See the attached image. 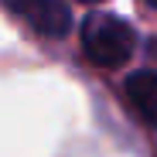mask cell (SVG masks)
I'll return each mask as SVG.
<instances>
[{
  "label": "cell",
  "instance_id": "cell-5",
  "mask_svg": "<svg viewBox=\"0 0 157 157\" xmlns=\"http://www.w3.org/2000/svg\"><path fill=\"white\" fill-rule=\"evenodd\" d=\"M150 55H154V58H157V38H154V41H150Z\"/></svg>",
  "mask_w": 157,
  "mask_h": 157
},
{
  "label": "cell",
  "instance_id": "cell-3",
  "mask_svg": "<svg viewBox=\"0 0 157 157\" xmlns=\"http://www.w3.org/2000/svg\"><path fill=\"white\" fill-rule=\"evenodd\" d=\"M123 96L147 126H157V72L150 68H140L133 75H126L123 82Z\"/></svg>",
  "mask_w": 157,
  "mask_h": 157
},
{
  "label": "cell",
  "instance_id": "cell-4",
  "mask_svg": "<svg viewBox=\"0 0 157 157\" xmlns=\"http://www.w3.org/2000/svg\"><path fill=\"white\" fill-rule=\"evenodd\" d=\"M144 7H150V10H157V0H140Z\"/></svg>",
  "mask_w": 157,
  "mask_h": 157
},
{
  "label": "cell",
  "instance_id": "cell-1",
  "mask_svg": "<svg viewBox=\"0 0 157 157\" xmlns=\"http://www.w3.org/2000/svg\"><path fill=\"white\" fill-rule=\"evenodd\" d=\"M133 28L116 14H89L82 24V55L99 68H116L133 55Z\"/></svg>",
  "mask_w": 157,
  "mask_h": 157
},
{
  "label": "cell",
  "instance_id": "cell-2",
  "mask_svg": "<svg viewBox=\"0 0 157 157\" xmlns=\"http://www.w3.org/2000/svg\"><path fill=\"white\" fill-rule=\"evenodd\" d=\"M4 7L44 38H62L72 28L68 4H62V0H4Z\"/></svg>",
  "mask_w": 157,
  "mask_h": 157
},
{
  "label": "cell",
  "instance_id": "cell-6",
  "mask_svg": "<svg viewBox=\"0 0 157 157\" xmlns=\"http://www.w3.org/2000/svg\"><path fill=\"white\" fill-rule=\"evenodd\" d=\"M82 4H102V0H82Z\"/></svg>",
  "mask_w": 157,
  "mask_h": 157
}]
</instances>
